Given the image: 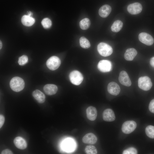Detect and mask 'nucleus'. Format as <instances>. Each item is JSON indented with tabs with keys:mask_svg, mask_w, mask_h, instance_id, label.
Here are the masks:
<instances>
[{
	"mask_svg": "<svg viewBox=\"0 0 154 154\" xmlns=\"http://www.w3.org/2000/svg\"><path fill=\"white\" fill-rule=\"evenodd\" d=\"M25 83L23 79L19 77H13L10 81V86L14 91L18 92L22 90L25 87Z\"/></svg>",
	"mask_w": 154,
	"mask_h": 154,
	"instance_id": "nucleus-1",
	"label": "nucleus"
},
{
	"mask_svg": "<svg viewBox=\"0 0 154 154\" xmlns=\"http://www.w3.org/2000/svg\"><path fill=\"white\" fill-rule=\"evenodd\" d=\"M97 50L100 55L105 57L110 56L113 52L112 47L109 44L102 42L98 44Z\"/></svg>",
	"mask_w": 154,
	"mask_h": 154,
	"instance_id": "nucleus-2",
	"label": "nucleus"
},
{
	"mask_svg": "<svg viewBox=\"0 0 154 154\" xmlns=\"http://www.w3.org/2000/svg\"><path fill=\"white\" fill-rule=\"evenodd\" d=\"M138 85L141 89L145 91L149 90L152 84L149 77L147 76L140 77L138 80Z\"/></svg>",
	"mask_w": 154,
	"mask_h": 154,
	"instance_id": "nucleus-3",
	"label": "nucleus"
},
{
	"mask_svg": "<svg viewBox=\"0 0 154 154\" xmlns=\"http://www.w3.org/2000/svg\"><path fill=\"white\" fill-rule=\"evenodd\" d=\"M69 78L71 82L76 85H80L83 79V77L82 74L79 71L76 70H73L70 73Z\"/></svg>",
	"mask_w": 154,
	"mask_h": 154,
	"instance_id": "nucleus-4",
	"label": "nucleus"
},
{
	"mask_svg": "<svg viewBox=\"0 0 154 154\" xmlns=\"http://www.w3.org/2000/svg\"><path fill=\"white\" fill-rule=\"evenodd\" d=\"M61 61L57 56H53L50 57L47 60L46 65L48 68L52 70L57 69L60 66Z\"/></svg>",
	"mask_w": 154,
	"mask_h": 154,
	"instance_id": "nucleus-5",
	"label": "nucleus"
},
{
	"mask_svg": "<svg viewBox=\"0 0 154 154\" xmlns=\"http://www.w3.org/2000/svg\"><path fill=\"white\" fill-rule=\"evenodd\" d=\"M137 127L136 123L133 121H127L123 124L121 130L122 132L126 134H128L133 132Z\"/></svg>",
	"mask_w": 154,
	"mask_h": 154,
	"instance_id": "nucleus-6",
	"label": "nucleus"
},
{
	"mask_svg": "<svg viewBox=\"0 0 154 154\" xmlns=\"http://www.w3.org/2000/svg\"><path fill=\"white\" fill-rule=\"evenodd\" d=\"M97 67L98 69L103 72H109L112 69V65L111 62L108 60H102L98 62Z\"/></svg>",
	"mask_w": 154,
	"mask_h": 154,
	"instance_id": "nucleus-7",
	"label": "nucleus"
},
{
	"mask_svg": "<svg viewBox=\"0 0 154 154\" xmlns=\"http://www.w3.org/2000/svg\"><path fill=\"white\" fill-rule=\"evenodd\" d=\"M140 41L143 43L148 46L152 45L153 43L154 40L152 36L146 33H140L138 36Z\"/></svg>",
	"mask_w": 154,
	"mask_h": 154,
	"instance_id": "nucleus-8",
	"label": "nucleus"
},
{
	"mask_svg": "<svg viewBox=\"0 0 154 154\" xmlns=\"http://www.w3.org/2000/svg\"><path fill=\"white\" fill-rule=\"evenodd\" d=\"M141 5L138 2L130 4L127 7V10L129 13L132 15H136L140 13L142 11Z\"/></svg>",
	"mask_w": 154,
	"mask_h": 154,
	"instance_id": "nucleus-9",
	"label": "nucleus"
},
{
	"mask_svg": "<svg viewBox=\"0 0 154 154\" xmlns=\"http://www.w3.org/2000/svg\"><path fill=\"white\" fill-rule=\"evenodd\" d=\"M119 80L122 85L127 86H129L131 84V81L127 73L122 71L119 74Z\"/></svg>",
	"mask_w": 154,
	"mask_h": 154,
	"instance_id": "nucleus-10",
	"label": "nucleus"
},
{
	"mask_svg": "<svg viewBox=\"0 0 154 154\" xmlns=\"http://www.w3.org/2000/svg\"><path fill=\"white\" fill-rule=\"evenodd\" d=\"M107 90L110 94L116 96L119 94L120 89L119 86L117 83L114 82H111L108 85Z\"/></svg>",
	"mask_w": 154,
	"mask_h": 154,
	"instance_id": "nucleus-11",
	"label": "nucleus"
},
{
	"mask_svg": "<svg viewBox=\"0 0 154 154\" xmlns=\"http://www.w3.org/2000/svg\"><path fill=\"white\" fill-rule=\"evenodd\" d=\"M103 120L106 121H112L115 119V116L113 110L110 108L105 110L102 114Z\"/></svg>",
	"mask_w": 154,
	"mask_h": 154,
	"instance_id": "nucleus-12",
	"label": "nucleus"
},
{
	"mask_svg": "<svg viewBox=\"0 0 154 154\" xmlns=\"http://www.w3.org/2000/svg\"><path fill=\"white\" fill-rule=\"evenodd\" d=\"M97 140V138L96 135L91 133L86 134L82 139L83 143L89 144H94Z\"/></svg>",
	"mask_w": 154,
	"mask_h": 154,
	"instance_id": "nucleus-13",
	"label": "nucleus"
},
{
	"mask_svg": "<svg viewBox=\"0 0 154 154\" xmlns=\"http://www.w3.org/2000/svg\"><path fill=\"white\" fill-rule=\"evenodd\" d=\"M87 117L91 121H94L96 118L97 111L96 108L92 106L88 107L86 110Z\"/></svg>",
	"mask_w": 154,
	"mask_h": 154,
	"instance_id": "nucleus-14",
	"label": "nucleus"
},
{
	"mask_svg": "<svg viewBox=\"0 0 154 154\" xmlns=\"http://www.w3.org/2000/svg\"><path fill=\"white\" fill-rule=\"evenodd\" d=\"M58 88L54 84H48L45 85L43 90L45 93L48 95H52L56 93Z\"/></svg>",
	"mask_w": 154,
	"mask_h": 154,
	"instance_id": "nucleus-15",
	"label": "nucleus"
},
{
	"mask_svg": "<svg viewBox=\"0 0 154 154\" xmlns=\"http://www.w3.org/2000/svg\"><path fill=\"white\" fill-rule=\"evenodd\" d=\"M16 147L21 149H25L27 147L26 141L23 137L18 136L16 137L13 141Z\"/></svg>",
	"mask_w": 154,
	"mask_h": 154,
	"instance_id": "nucleus-16",
	"label": "nucleus"
},
{
	"mask_svg": "<svg viewBox=\"0 0 154 154\" xmlns=\"http://www.w3.org/2000/svg\"><path fill=\"white\" fill-rule=\"evenodd\" d=\"M111 10L112 8L110 6L108 5H105L100 8L99 14L101 17L106 18L109 15Z\"/></svg>",
	"mask_w": 154,
	"mask_h": 154,
	"instance_id": "nucleus-17",
	"label": "nucleus"
},
{
	"mask_svg": "<svg viewBox=\"0 0 154 154\" xmlns=\"http://www.w3.org/2000/svg\"><path fill=\"white\" fill-rule=\"evenodd\" d=\"M32 95L35 99L39 103H43L45 101V96L44 94L40 90H36L34 91Z\"/></svg>",
	"mask_w": 154,
	"mask_h": 154,
	"instance_id": "nucleus-18",
	"label": "nucleus"
},
{
	"mask_svg": "<svg viewBox=\"0 0 154 154\" xmlns=\"http://www.w3.org/2000/svg\"><path fill=\"white\" fill-rule=\"evenodd\" d=\"M137 54L136 50L134 48H131L127 49L125 53L124 57L125 59L128 61L133 60Z\"/></svg>",
	"mask_w": 154,
	"mask_h": 154,
	"instance_id": "nucleus-19",
	"label": "nucleus"
},
{
	"mask_svg": "<svg viewBox=\"0 0 154 154\" xmlns=\"http://www.w3.org/2000/svg\"><path fill=\"white\" fill-rule=\"evenodd\" d=\"M35 19L28 15H24L22 17L21 22L22 24L26 26H31L34 23Z\"/></svg>",
	"mask_w": 154,
	"mask_h": 154,
	"instance_id": "nucleus-20",
	"label": "nucleus"
},
{
	"mask_svg": "<svg viewBox=\"0 0 154 154\" xmlns=\"http://www.w3.org/2000/svg\"><path fill=\"white\" fill-rule=\"evenodd\" d=\"M123 26V23L121 21L117 20L113 23L111 27V30L114 32H117L122 29Z\"/></svg>",
	"mask_w": 154,
	"mask_h": 154,
	"instance_id": "nucleus-21",
	"label": "nucleus"
},
{
	"mask_svg": "<svg viewBox=\"0 0 154 154\" xmlns=\"http://www.w3.org/2000/svg\"><path fill=\"white\" fill-rule=\"evenodd\" d=\"M90 21L88 18H85L82 20L79 23V26L81 29L86 30L89 28L90 25Z\"/></svg>",
	"mask_w": 154,
	"mask_h": 154,
	"instance_id": "nucleus-22",
	"label": "nucleus"
},
{
	"mask_svg": "<svg viewBox=\"0 0 154 154\" xmlns=\"http://www.w3.org/2000/svg\"><path fill=\"white\" fill-rule=\"evenodd\" d=\"M79 42L80 46L83 48L87 49L90 46L89 41L85 37H81L80 39Z\"/></svg>",
	"mask_w": 154,
	"mask_h": 154,
	"instance_id": "nucleus-23",
	"label": "nucleus"
},
{
	"mask_svg": "<svg viewBox=\"0 0 154 154\" xmlns=\"http://www.w3.org/2000/svg\"><path fill=\"white\" fill-rule=\"evenodd\" d=\"M145 132L148 137L154 138V126L151 125L147 126L145 128Z\"/></svg>",
	"mask_w": 154,
	"mask_h": 154,
	"instance_id": "nucleus-24",
	"label": "nucleus"
},
{
	"mask_svg": "<svg viewBox=\"0 0 154 154\" xmlns=\"http://www.w3.org/2000/svg\"><path fill=\"white\" fill-rule=\"evenodd\" d=\"M84 150L85 153L87 154H96L97 153V150L96 147L92 145H89L86 146Z\"/></svg>",
	"mask_w": 154,
	"mask_h": 154,
	"instance_id": "nucleus-25",
	"label": "nucleus"
},
{
	"mask_svg": "<svg viewBox=\"0 0 154 154\" xmlns=\"http://www.w3.org/2000/svg\"><path fill=\"white\" fill-rule=\"evenodd\" d=\"M74 147V143L71 140H67L64 142V149L66 150L71 151L73 149Z\"/></svg>",
	"mask_w": 154,
	"mask_h": 154,
	"instance_id": "nucleus-26",
	"label": "nucleus"
},
{
	"mask_svg": "<svg viewBox=\"0 0 154 154\" xmlns=\"http://www.w3.org/2000/svg\"><path fill=\"white\" fill-rule=\"evenodd\" d=\"M41 23L43 27L45 29L50 28L52 25L51 20L47 18L43 19L41 22Z\"/></svg>",
	"mask_w": 154,
	"mask_h": 154,
	"instance_id": "nucleus-27",
	"label": "nucleus"
},
{
	"mask_svg": "<svg viewBox=\"0 0 154 154\" xmlns=\"http://www.w3.org/2000/svg\"><path fill=\"white\" fill-rule=\"evenodd\" d=\"M28 60V56L25 55H23L19 58L18 63L20 65H23L27 63Z\"/></svg>",
	"mask_w": 154,
	"mask_h": 154,
	"instance_id": "nucleus-28",
	"label": "nucleus"
},
{
	"mask_svg": "<svg viewBox=\"0 0 154 154\" xmlns=\"http://www.w3.org/2000/svg\"><path fill=\"white\" fill-rule=\"evenodd\" d=\"M123 154H136L137 151L136 149L133 147H130L124 150L123 152Z\"/></svg>",
	"mask_w": 154,
	"mask_h": 154,
	"instance_id": "nucleus-29",
	"label": "nucleus"
},
{
	"mask_svg": "<svg viewBox=\"0 0 154 154\" xmlns=\"http://www.w3.org/2000/svg\"><path fill=\"white\" fill-rule=\"evenodd\" d=\"M149 108L151 112L154 113V99L152 100L150 102Z\"/></svg>",
	"mask_w": 154,
	"mask_h": 154,
	"instance_id": "nucleus-30",
	"label": "nucleus"
},
{
	"mask_svg": "<svg viewBox=\"0 0 154 154\" xmlns=\"http://www.w3.org/2000/svg\"><path fill=\"white\" fill-rule=\"evenodd\" d=\"M5 121V118L4 116L2 115H0V128L3 126Z\"/></svg>",
	"mask_w": 154,
	"mask_h": 154,
	"instance_id": "nucleus-31",
	"label": "nucleus"
},
{
	"mask_svg": "<svg viewBox=\"0 0 154 154\" xmlns=\"http://www.w3.org/2000/svg\"><path fill=\"white\" fill-rule=\"evenodd\" d=\"M1 154H13L12 151L9 149H5L3 150L1 152Z\"/></svg>",
	"mask_w": 154,
	"mask_h": 154,
	"instance_id": "nucleus-32",
	"label": "nucleus"
},
{
	"mask_svg": "<svg viewBox=\"0 0 154 154\" xmlns=\"http://www.w3.org/2000/svg\"><path fill=\"white\" fill-rule=\"evenodd\" d=\"M150 63L151 65L154 68V57H152L151 59Z\"/></svg>",
	"mask_w": 154,
	"mask_h": 154,
	"instance_id": "nucleus-33",
	"label": "nucleus"
},
{
	"mask_svg": "<svg viewBox=\"0 0 154 154\" xmlns=\"http://www.w3.org/2000/svg\"><path fill=\"white\" fill-rule=\"evenodd\" d=\"M31 15H32V13H31V11L29 12L28 13V15L30 16H31Z\"/></svg>",
	"mask_w": 154,
	"mask_h": 154,
	"instance_id": "nucleus-34",
	"label": "nucleus"
},
{
	"mask_svg": "<svg viewBox=\"0 0 154 154\" xmlns=\"http://www.w3.org/2000/svg\"><path fill=\"white\" fill-rule=\"evenodd\" d=\"M2 46V44L1 42L0 41V49H1Z\"/></svg>",
	"mask_w": 154,
	"mask_h": 154,
	"instance_id": "nucleus-35",
	"label": "nucleus"
}]
</instances>
